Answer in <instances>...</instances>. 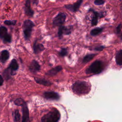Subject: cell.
<instances>
[{
  "mask_svg": "<svg viewBox=\"0 0 122 122\" xmlns=\"http://www.w3.org/2000/svg\"><path fill=\"white\" fill-rule=\"evenodd\" d=\"M91 85L85 81H77L72 85L73 92L78 95L88 94L91 91Z\"/></svg>",
  "mask_w": 122,
  "mask_h": 122,
  "instance_id": "6da1fadb",
  "label": "cell"
},
{
  "mask_svg": "<svg viewBox=\"0 0 122 122\" xmlns=\"http://www.w3.org/2000/svg\"><path fill=\"white\" fill-rule=\"evenodd\" d=\"M60 116V113L58 110L54 108L41 118V122H58Z\"/></svg>",
  "mask_w": 122,
  "mask_h": 122,
  "instance_id": "7a4b0ae2",
  "label": "cell"
},
{
  "mask_svg": "<svg viewBox=\"0 0 122 122\" xmlns=\"http://www.w3.org/2000/svg\"><path fill=\"white\" fill-rule=\"evenodd\" d=\"M104 67V63L102 61L96 60L89 66L86 72L87 74H98L103 71Z\"/></svg>",
  "mask_w": 122,
  "mask_h": 122,
  "instance_id": "3957f363",
  "label": "cell"
},
{
  "mask_svg": "<svg viewBox=\"0 0 122 122\" xmlns=\"http://www.w3.org/2000/svg\"><path fill=\"white\" fill-rule=\"evenodd\" d=\"M34 26L33 22L30 20H26L24 21L22 28L24 38L26 40H28L30 38Z\"/></svg>",
  "mask_w": 122,
  "mask_h": 122,
  "instance_id": "277c9868",
  "label": "cell"
},
{
  "mask_svg": "<svg viewBox=\"0 0 122 122\" xmlns=\"http://www.w3.org/2000/svg\"><path fill=\"white\" fill-rule=\"evenodd\" d=\"M66 14L63 12L59 13L53 19L52 24L54 26H61L65 21Z\"/></svg>",
  "mask_w": 122,
  "mask_h": 122,
  "instance_id": "5b68a950",
  "label": "cell"
},
{
  "mask_svg": "<svg viewBox=\"0 0 122 122\" xmlns=\"http://www.w3.org/2000/svg\"><path fill=\"white\" fill-rule=\"evenodd\" d=\"M72 30V26H61L59 28L58 35L59 38L61 39L62 37L63 34L69 35L71 33Z\"/></svg>",
  "mask_w": 122,
  "mask_h": 122,
  "instance_id": "8992f818",
  "label": "cell"
},
{
  "mask_svg": "<svg viewBox=\"0 0 122 122\" xmlns=\"http://www.w3.org/2000/svg\"><path fill=\"white\" fill-rule=\"evenodd\" d=\"M83 0H78L76 2L73 4H67L65 5L64 7L67 10H70L72 12H76L81 6Z\"/></svg>",
  "mask_w": 122,
  "mask_h": 122,
  "instance_id": "52a82bcc",
  "label": "cell"
},
{
  "mask_svg": "<svg viewBox=\"0 0 122 122\" xmlns=\"http://www.w3.org/2000/svg\"><path fill=\"white\" fill-rule=\"evenodd\" d=\"M21 106L22 112L21 122H28L29 119V112L26 103L25 102Z\"/></svg>",
  "mask_w": 122,
  "mask_h": 122,
  "instance_id": "ba28073f",
  "label": "cell"
},
{
  "mask_svg": "<svg viewBox=\"0 0 122 122\" xmlns=\"http://www.w3.org/2000/svg\"><path fill=\"white\" fill-rule=\"evenodd\" d=\"M43 96L45 98L48 100H57L59 99V94L54 92H46L44 93Z\"/></svg>",
  "mask_w": 122,
  "mask_h": 122,
  "instance_id": "9c48e42d",
  "label": "cell"
},
{
  "mask_svg": "<svg viewBox=\"0 0 122 122\" xmlns=\"http://www.w3.org/2000/svg\"><path fill=\"white\" fill-rule=\"evenodd\" d=\"M31 2L30 1L26 0L25 3L24 7L25 14L29 17H32L34 14V11L31 9L30 7Z\"/></svg>",
  "mask_w": 122,
  "mask_h": 122,
  "instance_id": "30bf717a",
  "label": "cell"
},
{
  "mask_svg": "<svg viewBox=\"0 0 122 122\" xmlns=\"http://www.w3.org/2000/svg\"><path fill=\"white\" fill-rule=\"evenodd\" d=\"M29 70L32 73H36L40 70L41 67L37 61L33 60L29 66Z\"/></svg>",
  "mask_w": 122,
  "mask_h": 122,
  "instance_id": "8fae6325",
  "label": "cell"
},
{
  "mask_svg": "<svg viewBox=\"0 0 122 122\" xmlns=\"http://www.w3.org/2000/svg\"><path fill=\"white\" fill-rule=\"evenodd\" d=\"M115 63L117 66L122 67V49L118 51L115 56Z\"/></svg>",
  "mask_w": 122,
  "mask_h": 122,
  "instance_id": "7c38bea8",
  "label": "cell"
},
{
  "mask_svg": "<svg viewBox=\"0 0 122 122\" xmlns=\"http://www.w3.org/2000/svg\"><path fill=\"white\" fill-rule=\"evenodd\" d=\"M44 47L43 44L39 43L37 41H35L33 45V49L34 52L35 54H38L44 50Z\"/></svg>",
  "mask_w": 122,
  "mask_h": 122,
  "instance_id": "4fadbf2b",
  "label": "cell"
},
{
  "mask_svg": "<svg viewBox=\"0 0 122 122\" xmlns=\"http://www.w3.org/2000/svg\"><path fill=\"white\" fill-rule=\"evenodd\" d=\"M19 68V65L17 63V61L15 59H12L10 62L9 65V69H10V71L11 75H13V72L15 71L18 70Z\"/></svg>",
  "mask_w": 122,
  "mask_h": 122,
  "instance_id": "5bb4252c",
  "label": "cell"
},
{
  "mask_svg": "<svg viewBox=\"0 0 122 122\" xmlns=\"http://www.w3.org/2000/svg\"><path fill=\"white\" fill-rule=\"evenodd\" d=\"M93 13V16L92 17V26H95L96 25H97V22H98V18L99 17H101L100 16H101L102 17L103 16V15H100V13L96 11H94L92 10H91Z\"/></svg>",
  "mask_w": 122,
  "mask_h": 122,
  "instance_id": "9a60e30c",
  "label": "cell"
},
{
  "mask_svg": "<svg viewBox=\"0 0 122 122\" xmlns=\"http://www.w3.org/2000/svg\"><path fill=\"white\" fill-rule=\"evenodd\" d=\"M62 70V67L61 66H57L56 67L49 70L46 74L49 76H54L56 75L58 72Z\"/></svg>",
  "mask_w": 122,
  "mask_h": 122,
  "instance_id": "2e32d148",
  "label": "cell"
},
{
  "mask_svg": "<svg viewBox=\"0 0 122 122\" xmlns=\"http://www.w3.org/2000/svg\"><path fill=\"white\" fill-rule=\"evenodd\" d=\"M34 80L37 83H39L40 84H41V85H42L44 86H50L52 84V83L50 81H47L44 79L35 78Z\"/></svg>",
  "mask_w": 122,
  "mask_h": 122,
  "instance_id": "e0dca14e",
  "label": "cell"
},
{
  "mask_svg": "<svg viewBox=\"0 0 122 122\" xmlns=\"http://www.w3.org/2000/svg\"><path fill=\"white\" fill-rule=\"evenodd\" d=\"M10 57L9 52L7 50H3L0 54V60L2 62H5Z\"/></svg>",
  "mask_w": 122,
  "mask_h": 122,
  "instance_id": "ac0fdd59",
  "label": "cell"
},
{
  "mask_svg": "<svg viewBox=\"0 0 122 122\" xmlns=\"http://www.w3.org/2000/svg\"><path fill=\"white\" fill-rule=\"evenodd\" d=\"M8 34L7 29L3 26L0 27V39H3Z\"/></svg>",
  "mask_w": 122,
  "mask_h": 122,
  "instance_id": "d6986e66",
  "label": "cell"
},
{
  "mask_svg": "<svg viewBox=\"0 0 122 122\" xmlns=\"http://www.w3.org/2000/svg\"><path fill=\"white\" fill-rule=\"evenodd\" d=\"M15 122H20V114L18 110H15L12 113Z\"/></svg>",
  "mask_w": 122,
  "mask_h": 122,
  "instance_id": "ffe728a7",
  "label": "cell"
},
{
  "mask_svg": "<svg viewBox=\"0 0 122 122\" xmlns=\"http://www.w3.org/2000/svg\"><path fill=\"white\" fill-rule=\"evenodd\" d=\"M102 31V28H95L92 29L91 31V34L92 36H96L99 34Z\"/></svg>",
  "mask_w": 122,
  "mask_h": 122,
  "instance_id": "44dd1931",
  "label": "cell"
},
{
  "mask_svg": "<svg viewBox=\"0 0 122 122\" xmlns=\"http://www.w3.org/2000/svg\"><path fill=\"white\" fill-rule=\"evenodd\" d=\"M25 102V101L20 98L17 99L14 101V103L17 106H22Z\"/></svg>",
  "mask_w": 122,
  "mask_h": 122,
  "instance_id": "7402d4cb",
  "label": "cell"
},
{
  "mask_svg": "<svg viewBox=\"0 0 122 122\" xmlns=\"http://www.w3.org/2000/svg\"><path fill=\"white\" fill-rule=\"evenodd\" d=\"M17 23L16 20H6L4 21V23L5 25L10 26V25H15Z\"/></svg>",
  "mask_w": 122,
  "mask_h": 122,
  "instance_id": "603a6c76",
  "label": "cell"
},
{
  "mask_svg": "<svg viewBox=\"0 0 122 122\" xmlns=\"http://www.w3.org/2000/svg\"><path fill=\"white\" fill-rule=\"evenodd\" d=\"M67 50L66 48H62L60 51L59 52V54L60 56L63 57L67 55Z\"/></svg>",
  "mask_w": 122,
  "mask_h": 122,
  "instance_id": "cb8c5ba5",
  "label": "cell"
},
{
  "mask_svg": "<svg viewBox=\"0 0 122 122\" xmlns=\"http://www.w3.org/2000/svg\"><path fill=\"white\" fill-rule=\"evenodd\" d=\"M3 41L5 42H10L11 41V36L10 34L8 33L7 35L4 37V38L3 39Z\"/></svg>",
  "mask_w": 122,
  "mask_h": 122,
  "instance_id": "d4e9b609",
  "label": "cell"
},
{
  "mask_svg": "<svg viewBox=\"0 0 122 122\" xmlns=\"http://www.w3.org/2000/svg\"><path fill=\"white\" fill-rule=\"evenodd\" d=\"M105 0H95L94 3L96 5H102L104 3Z\"/></svg>",
  "mask_w": 122,
  "mask_h": 122,
  "instance_id": "484cf974",
  "label": "cell"
},
{
  "mask_svg": "<svg viewBox=\"0 0 122 122\" xmlns=\"http://www.w3.org/2000/svg\"><path fill=\"white\" fill-rule=\"evenodd\" d=\"M94 55H89L87 56H86L84 59V61H89L90 59L92 58L93 57Z\"/></svg>",
  "mask_w": 122,
  "mask_h": 122,
  "instance_id": "4316f807",
  "label": "cell"
},
{
  "mask_svg": "<svg viewBox=\"0 0 122 122\" xmlns=\"http://www.w3.org/2000/svg\"><path fill=\"white\" fill-rule=\"evenodd\" d=\"M122 26L121 24H120L118 26V27H117V30H116L117 33H119L121 31V29H122Z\"/></svg>",
  "mask_w": 122,
  "mask_h": 122,
  "instance_id": "83f0119b",
  "label": "cell"
},
{
  "mask_svg": "<svg viewBox=\"0 0 122 122\" xmlns=\"http://www.w3.org/2000/svg\"><path fill=\"white\" fill-rule=\"evenodd\" d=\"M28 0V1H30L31 2H32V3L33 4H36L37 5L39 1H38V0Z\"/></svg>",
  "mask_w": 122,
  "mask_h": 122,
  "instance_id": "f1b7e54d",
  "label": "cell"
},
{
  "mask_svg": "<svg viewBox=\"0 0 122 122\" xmlns=\"http://www.w3.org/2000/svg\"><path fill=\"white\" fill-rule=\"evenodd\" d=\"M3 78H2V76L0 75V86L3 84Z\"/></svg>",
  "mask_w": 122,
  "mask_h": 122,
  "instance_id": "f546056e",
  "label": "cell"
},
{
  "mask_svg": "<svg viewBox=\"0 0 122 122\" xmlns=\"http://www.w3.org/2000/svg\"><path fill=\"white\" fill-rule=\"evenodd\" d=\"M121 39H122V36H121Z\"/></svg>",
  "mask_w": 122,
  "mask_h": 122,
  "instance_id": "4dcf8cb0",
  "label": "cell"
}]
</instances>
